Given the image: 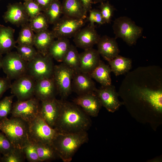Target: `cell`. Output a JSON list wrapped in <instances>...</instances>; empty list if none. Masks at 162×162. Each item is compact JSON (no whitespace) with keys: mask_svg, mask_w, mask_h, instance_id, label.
Wrapping results in <instances>:
<instances>
[{"mask_svg":"<svg viewBox=\"0 0 162 162\" xmlns=\"http://www.w3.org/2000/svg\"><path fill=\"white\" fill-rule=\"evenodd\" d=\"M59 113L54 128L58 133L87 131L91 127L90 116L74 102L58 100Z\"/></svg>","mask_w":162,"mask_h":162,"instance_id":"6da1fadb","label":"cell"},{"mask_svg":"<svg viewBox=\"0 0 162 162\" xmlns=\"http://www.w3.org/2000/svg\"><path fill=\"white\" fill-rule=\"evenodd\" d=\"M88 140L86 131L57 133L52 145L59 158L64 162H70L79 148Z\"/></svg>","mask_w":162,"mask_h":162,"instance_id":"7a4b0ae2","label":"cell"},{"mask_svg":"<svg viewBox=\"0 0 162 162\" xmlns=\"http://www.w3.org/2000/svg\"><path fill=\"white\" fill-rule=\"evenodd\" d=\"M0 130L15 147L22 149L30 141L28 124L20 118L12 117L0 120Z\"/></svg>","mask_w":162,"mask_h":162,"instance_id":"3957f363","label":"cell"},{"mask_svg":"<svg viewBox=\"0 0 162 162\" xmlns=\"http://www.w3.org/2000/svg\"><path fill=\"white\" fill-rule=\"evenodd\" d=\"M115 38H122L129 45H134L141 36L142 28L137 26L130 19L121 16L116 19L112 26Z\"/></svg>","mask_w":162,"mask_h":162,"instance_id":"277c9868","label":"cell"},{"mask_svg":"<svg viewBox=\"0 0 162 162\" xmlns=\"http://www.w3.org/2000/svg\"><path fill=\"white\" fill-rule=\"evenodd\" d=\"M52 59L48 54L44 56L38 52L27 62V74L35 81L52 77L55 65Z\"/></svg>","mask_w":162,"mask_h":162,"instance_id":"5b68a950","label":"cell"},{"mask_svg":"<svg viewBox=\"0 0 162 162\" xmlns=\"http://www.w3.org/2000/svg\"><path fill=\"white\" fill-rule=\"evenodd\" d=\"M30 140L35 142L52 144L58 132L48 125L39 115L27 124Z\"/></svg>","mask_w":162,"mask_h":162,"instance_id":"8992f818","label":"cell"},{"mask_svg":"<svg viewBox=\"0 0 162 162\" xmlns=\"http://www.w3.org/2000/svg\"><path fill=\"white\" fill-rule=\"evenodd\" d=\"M74 73L70 67L62 63L54 66L52 78L57 92L65 99L71 93L72 82Z\"/></svg>","mask_w":162,"mask_h":162,"instance_id":"52a82bcc","label":"cell"},{"mask_svg":"<svg viewBox=\"0 0 162 162\" xmlns=\"http://www.w3.org/2000/svg\"><path fill=\"white\" fill-rule=\"evenodd\" d=\"M85 19L64 16L53 24L52 31L55 38H67L74 37L86 22Z\"/></svg>","mask_w":162,"mask_h":162,"instance_id":"ba28073f","label":"cell"},{"mask_svg":"<svg viewBox=\"0 0 162 162\" xmlns=\"http://www.w3.org/2000/svg\"><path fill=\"white\" fill-rule=\"evenodd\" d=\"M27 62L22 59L17 52H10L3 57L2 67L7 78L16 80L26 74Z\"/></svg>","mask_w":162,"mask_h":162,"instance_id":"9c48e42d","label":"cell"},{"mask_svg":"<svg viewBox=\"0 0 162 162\" xmlns=\"http://www.w3.org/2000/svg\"><path fill=\"white\" fill-rule=\"evenodd\" d=\"M39 100L34 97L25 100H18L13 105L12 117L20 118L27 124L30 122L39 115Z\"/></svg>","mask_w":162,"mask_h":162,"instance_id":"30bf717a","label":"cell"},{"mask_svg":"<svg viewBox=\"0 0 162 162\" xmlns=\"http://www.w3.org/2000/svg\"><path fill=\"white\" fill-rule=\"evenodd\" d=\"M35 81L26 74L15 80L10 88L11 93L19 100H24L34 97Z\"/></svg>","mask_w":162,"mask_h":162,"instance_id":"8fae6325","label":"cell"},{"mask_svg":"<svg viewBox=\"0 0 162 162\" xmlns=\"http://www.w3.org/2000/svg\"><path fill=\"white\" fill-rule=\"evenodd\" d=\"M101 102L102 106L109 112H114L117 110L123 102L118 99V94L114 86L111 85L102 86L99 89H96L95 92Z\"/></svg>","mask_w":162,"mask_h":162,"instance_id":"7c38bea8","label":"cell"},{"mask_svg":"<svg viewBox=\"0 0 162 162\" xmlns=\"http://www.w3.org/2000/svg\"><path fill=\"white\" fill-rule=\"evenodd\" d=\"M73 102L88 116L93 117L98 116L102 106L95 92L78 95L73 100Z\"/></svg>","mask_w":162,"mask_h":162,"instance_id":"4fadbf2b","label":"cell"},{"mask_svg":"<svg viewBox=\"0 0 162 162\" xmlns=\"http://www.w3.org/2000/svg\"><path fill=\"white\" fill-rule=\"evenodd\" d=\"M95 27L89 24L76 33L73 41L76 46L85 50L92 48L97 44L100 37Z\"/></svg>","mask_w":162,"mask_h":162,"instance_id":"5bb4252c","label":"cell"},{"mask_svg":"<svg viewBox=\"0 0 162 162\" xmlns=\"http://www.w3.org/2000/svg\"><path fill=\"white\" fill-rule=\"evenodd\" d=\"M7 8V11L3 16L5 22L19 27L29 22V18L21 2L9 4Z\"/></svg>","mask_w":162,"mask_h":162,"instance_id":"9a60e30c","label":"cell"},{"mask_svg":"<svg viewBox=\"0 0 162 162\" xmlns=\"http://www.w3.org/2000/svg\"><path fill=\"white\" fill-rule=\"evenodd\" d=\"M92 79L88 74L74 72L72 82V91L78 95L94 92L97 88Z\"/></svg>","mask_w":162,"mask_h":162,"instance_id":"2e32d148","label":"cell"},{"mask_svg":"<svg viewBox=\"0 0 162 162\" xmlns=\"http://www.w3.org/2000/svg\"><path fill=\"white\" fill-rule=\"evenodd\" d=\"M58 100L55 98L41 101L39 115L51 127L54 128L59 113Z\"/></svg>","mask_w":162,"mask_h":162,"instance_id":"e0dca14e","label":"cell"},{"mask_svg":"<svg viewBox=\"0 0 162 162\" xmlns=\"http://www.w3.org/2000/svg\"><path fill=\"white\" fill-rule=\"evenodd\" d=\"M57 92L52 77L35 81L34 95L41 101L55 98Z\"/></svg>","mask_w":162,"mask_h":162,"instance_id":"ac0fdd59","label":"cell"},{"mask_svg":"<svg viewBox=\"0 0 162 162\" xmlns=\"http://www.w3.org/2000/svg\"><path fill=\"white\" fill-rule=\"evenodd\" d=\"M100 55L93 48L84 50L80 53V71L90 74L98 65Z\"/></svg>","mask_w":162,"mask_h":162,"instance_id":"d6986e66","label":"cell"},{"mask_svg":"<svg viewBox=\"0 0 162 162\" xmlns=\"http://www.w3.org/2000/svg\"><path fill=\"white\" fill-rule=\"evenodd\" d=\"M97 44L99 54L107 61L118 55L119 50L115 38L104 36L100 38Z\"/></svg>","mask_w":162,"mask_h":162,"instance_id":"ffe728a7","label":"cell"},{"mask_svg":"<svg viewBox=\"0 0 162 162\" xmlns=\"http://www.w3.org/2000/svg\"><path fill=\"white\" fill-rule=\"evenodd\" d=\"M55 38L52 31L46 29L36 33L34 46L39 53L46 55L48 54L49 48Z\"/></svg>","mask_w":162,"mask_h":162,"instance_id":"44dd1931","label":"cell"},{"mask_svg":"<svg viewBox=\"0 0 162 162\" xmlns=\"http://www.w3.org/2000/svg\"><path fill=\"white\" fill-rule=\"evenodd\" d=\"M62 14L70 17L86 19L87 13L80 0H63Z\"/></svg>","mask_w":162,"mask_h":162,"instance_id":"7402d4cb","label":"cell"},{"mask_svg":"<svg viewBox=\"0 0 162 162\" xmlns=\"http://www.w3.org/2000/svg\"><path fill=\"white\" fill-rule=\"evenodd\" d=\"M14 31L12 27L0 24V53L1 54L10 52L16 46Z\"/></svg>","mask_w":162,"mask_h":162,"instance_id":"603a6c76","label":"cell"},{"mask_svg":"<svg viewBox=\"0 0 162 162\" xmlns=\"http://www.w3.org/2000/svg\"><path fill=\"white\" fill-rule=\"evenodd\" d=\"M70 45L68 38H58L53 42L49 49L48 54L53 59L62 62L63 58Z\"/></svg>","mask_w":162,"mask_h":162,"instance_id":"cb8c5ba5","label":"cell"},{"mask_svg":"<svg viewBox=\"0 0 162 162\" xmlns=\"http://www.w3.org/2000/svg\"><path fill=\"white\" fill-rule=\"evenodd\" d=\"M111 72L110 66L100 60L98 66L89 74L102 86H107L111 85Z\"/></svg>","mask_w":162,"mask_h":162,"instance_id":"d4e9b609","label":"cell"},{"mask_svg":"<svg viewBox=\"0 0 162 162\" xmlns=\"http://www.w3.org/2000/svg\"><path fill=\"white\" fill-rule=\"evenodd\" d=\"M111 71L117 76L127 72L131 67V61L129 58L118 55L108 61Z\"/></svg>","mask_w":162,"mask_h":162,"instance_id":"484cf974","label":"cell"},{"mask_svg":"<svg viewBox=\"0 0 162 162\" xmlns=\"http://www.w3.org/2000/svg\"><path fill=\"white\" fill-rule=\"evenodd\" d=\"M34 143L40 162L52 160L59 158L52 144Z\"/></svg>","mask_w":162,"mask_h":162,"instance_id":"4316f807","label":"cell"},{"mask_svg":"<svg viewBox=\"0 0 162 162\" xmlns=\"http://www.w3.org/2000/svg\"><path fill=\"white\" fill-rule=\"evenodd\" d=\"M62 62L72 69L74 72L80 71V53L75 46L70 44Z\"/></svg>","mask_w":162,"mask_h":162,"instance_id":"83f0119b","label":"cell"},{"mask_svg":"<svg viewBox=\"0 0 162 162\" xmlns=\"http://www.w3.org/2000/svg\"><path fill=\"white\" fill-rule=\"evenodd\" d=\"M43 12L49 24L53 25L58 20L62 14V3L59 0H54Z\"/></svg>","mask_w":162,"mask_h":162,"instance_id":"f1b7e54d","label":"cell"},{"mask_svg":"<svg viewBox=\"0 0 162 162\" xmlns=\"http://www.w3.org/2000/svg\"><path fill=\"white\" fill-rule=\"evenodd\" d=\"M34 38L35 34L28 22L21 26L16 42L19 45L34 46Z\"/></svg>","mask_w":162,"mask_h":162,"instance_id":"f546056e","label":"cell"},{"mask_svg":"<svg viewBox=\"0 0 162 162\" xmlns=\"http://www.w3.org/2000/svg\"><path fill=\"white\" fill-rule=\"evenodd\" d=\"M29 23L32 30L35 33L48 29L49 24L43 12L36 16L29 18Z\"/></svg>","mask_w":162,"mask_h":162,"instance_id":"4dcf8cb0","label":"cell"},{"mask_svg":"<svg viewBox=\"0 0 162 162\" xmlns=\"http://www.w3.org/2000/svg\"><path fill=\"white\" fill-rule=\"evenodd\" d=\"M15 47L20 57L27 62L33 59L38 53L32 46L18 45Z\"/></svg>","mask_w":162,"mask_h":162,"instance_id":"1f68e13d","label":"cell"},{"mask_svg":"<svg viewBox=\"0 0 162 162\" xmlns=\"http://www.w3.org/2000/svg\"><path fill=\"white\" fill-rule=\"evenodd\" d=\"M26 157L22 149L15 147L8 154L3 155L1 159L2 162H22Z\"/></svg>","mask_w":162,"mask_h":162,"instance_id":"d6a6232c","label":"cell"},{"mask_svg":"<svg viewBox=\"0 0 162 162\" xmlns=\"http://www.w3.org/2000/svg\"><path fill=\"white\" fill-rule=\"evenodd\" d=\"M15 96L5 97L0 101V120L7 118L12 109L13 101Z\"/></svg>","mask_w":162,"mask_h":162,"instance_id":"836d02e7","label":"cell"},{"mask_svg":"<svg viewBox=\"0 0 162 162\" xmlns=\"http://www.w3.org/2000/svg\"><path fill=\"white\" fill-rule=\"evenodd\" d=\"M26 158L30 162H40L34 143L30 140L22 148Z\"/></svg>","mask_w":162,"mask_h":162,"instance_id":"e575fe53","label":"cell"},{"mask_svg":"<svg viewBox=\"0 0 162 162\" xmlns=\"http://www.w3.org/2000/svg\"><path fill=\"white\" fill-rule=\"evenodd\" d=\"M23 4L29 18H33L43 12L40 6L33 0L25 1Z\"/></svg>","mask_w":162,"mask_h":162,"instance_id":"d590c367","label":"cell"},{"mask_svg":"<svg viewBox=\"0 0 162 162\" xmlns=\"http://www.w3.org/2000/svg\"><path fill=\"white\" fill-rule=\"evenodd\" d=\"M100 10L105 23H109L115 8L109 1L101 3L99 6Z\"/></svg>","mask_w":162,"mask_h":162,"instance_id":"8d00e7d4","label":"cell"},{"mask_svg":"<svg viewBox=\"0 0 162 162\" xmlns=\"http://www.w3.org/2000/svg\"><path fill=\"white\" fill-rule=\"evenodd\" d=\"M15 147L5 135L0 132V153L6 154Z\"/></svg>","mask_w":162,"mask_h":162,"instance_id":"74e56055","label":"cell"},{"mask_svg":"<svg viewBox=\"0 0 162 162\" xmlns=\"http://www.w3.org/2000/svg\"><path fill=\"white\" fill-rule=\"evenodd\" d=\"M89 12L88 20L89 22L90 25L94 26V23L99 25L106 23L99 10L92 9Z\"/></svg>","mask_w":162,"mask_h":162,"instance_id":"f35d334b","label":"cell"},{"mask_svg":"<svg viewBox=\"0 0 162 162\" xmlns=\"http://www.w3.org/2000/svg\"><path fill=\"white\" fill-rule=\"evenodd\" d=\"M10 80L7 77H0V98L7 90L10 88L11 84Z\"/></svg>","mask_w":162,"mask_h":162,"instance_id":"ab89813d","label":"cell"},{"mask_svg":"<svg viewBox=\"0 0 162 162\" xmlns=\"http://www.w3.org/2000/svg\"><path fill=\"white\" fill-rule=\"evenodd\" d=\"M38 4L43 9L45 10L54 0H33Z\"/></svg>","mask_w":162,"mask_h":162,"instance_id":"60d3db41","label":"cell"},{"mask_svg":"<svg viewBox=\"0 0 162 162\" xmlns=\"http://www.w3.org/2000/svg\"><path fill=\"white\" fill-rule=\"evenodd\" d=\"M93 0H80L87 13L89 12L92 8Z\"/></svg>","mask_w":162,"mask_h":162,"instance_id":"b9f144b4","label":"cell"},{"mask_svg":"<svg viewBox=\"0 0 162 162\" xmlns=\"http://www.w3.org/2000/svg\"><path fill=\"white\" fill-rule=\"evenodd\" d=\"M106 0H93V3L95 4L98 2L101 3L102 2H104Z\"/></svg>","mask_w":162,"mask_h":162,"instance_id":"7bdbcfd3","label":"cell"},{"mask_svg":"<svg viewBox=\"0 0 162 162\" xmlns=\"http://www.w3.org/2000/svg\"><path fill=\"white\" fill-rule=\"evenodd\" d=\"M2 54L0 53V69L2 67Z\"/></svg>","mask_w":162,"mask_h":162,"instance_id":"ee69618b","label":"cell"},{"mask_svg":"<svg viewBox=\"0 0 162 162\" xmlns=\"http://www.w3.org/2000/svg\"><path fill=\"white\" fill-rule=\"evenodd\" d=\"M2 156H1V153H0V162L1 161V158H2Z\"/></svg>","mask_w":162,"mask_h":162,"instance_id":"f6af8a7d","label":"cell"},{"mask_svg":"<svg viewBox=\"0 0 162 162\" xmlns=\"http://www.w3.org/2000/svg\"><path fill=\"white\" fill-rule=\"evenodd\" d=\"M23 0L25 2V1H29V0Z\"/></svg>","mask_w":162,"mask_h":162,"instance_id":"bcb514c9","label":"cell"}]
</instances>
